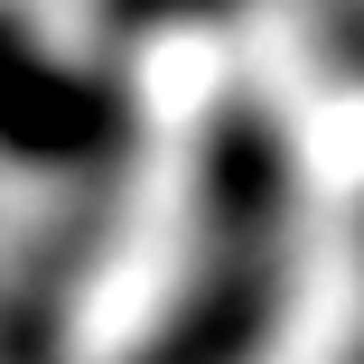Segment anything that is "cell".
<instances>
[{"label": "cell", "mask_w": 364, "mask_h": 364, "mask_svg": "<svg viewBox=\"0 0 364 364\" xmlns=\"http://www.w3.org/2000/svg\"><path fill=\"white\" fill-rule=\"evenodd\" d=\"M280 252H289V159L280 131L234 103L205 140V262L178 318L140 346V364H252L280 309Z\"/></svg>", "instance_id": "cell-1"}, {"label": "cell", "mask_w": 364, "mask_h": 364, "mask_svg": "<svg viewBox=\"0 0 364 364\" xmlns=\"http://www.w3.org/2000/svg\"><path fill=\"white\" fill-rule=\"evenodd\" d=\"M122 85L65 65L10 0H0V150L38 168H85L122 150Z\"/></svg>", "instance_id": "cell-2"}, {"label": "cell", "mask_w": 364, "mask_h": 364, "mask_svg": "<svg viewBox=\"0 0 364 364\" xmlns=\"http://www.w3.org/2000/svg\"><path fill=\"white\" fill-rule=\"evenodd\" d=\"M243 0H103V19L122 38H150V28H196V19H225Z\"/></svg>", "instance_id": "cell-3"}]
</instances>
